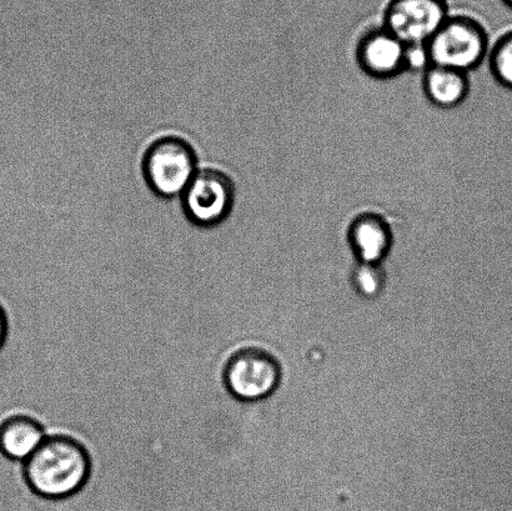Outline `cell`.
Masks as SVG:
<instances>
[{"label": "cell", "instance_id": "14", "mask_svg": "<svg viewBox=\"0 0 512 511\" xmlns=\"http://www.w3.org/2000/svg\"><path fill=\"white\" fill-rule=\"evenodd\" d=\"M9 338V318L7 309L0 302V352L5 348Z\"/></svg>", "mask_w": 512, "mask_h": 511}, {"label": "cell", "instance_id": "3", "mask_svg": "<svg viewBox=\"0 0 512 511\" xmlns=\"http://www.w3.org/2000/svg\"><path fill=\"white\" fill-rule=\"evenodd\" d=\"M145 183L155 195L170 199L180 197L198 172V158L192 144L177 135L155 140L144 154Z\"/></svg>", "mask_w": 512, "mask_h": 511}, {"label": "cell", "instance_id": "12", "mask_svg": "<svg viewBox=\"0 0 512 511\" xmlns=\"http://www.w3.org/2000/svg\"><path fill=\"white\" fill-rule=\"evenodd\" d=\"M384 272L381 264L358 263L353 273L355 288L361 294L373 297L378 294L384 285Z\"/></svg>", "mask_w": 512, "mask_h": 511}, {"label": "cell", "instance_id": "13", "mask_svg": "<svg viewBox=\"0 0 512 511\" xmlns=\"http://www.w3.org/2000/svg\"><path fill=\"white\" fill-rule=\"evenodd\" d=\"M431 65L428 44H405V72L424 74Z\"/></svg>", "mask_w": 512, "mask_h": 511}, {"label": "cell", "instance_id": "11", "mask_svg": "<svg viewBox=\"0 0 512 511\" xmlns=\"http://www.w3.org/2000/svg\"><path fill=\"white\" fill-rule=\"evenodd\" d=\"M486 60L494 82L501 88L512 90V28L495 40Z\"/></svg>", "mask_w": 512, "mask_h": 511}, {"label": "cell", "instance_id": "1", "mask_svg": "<svg viewBox=\"0 0 512 511\" xmlns=\"http://www.w3.org/2000/svg\"><path fill=\"white\" fill-rule=\"evenodd\" d=\"M22 467L24 483L35 498L62 503L77 497L88 484L92 459L77 439L52 435Z\"/></svg>", "mask_w": 512, "mask_h": 511}, {"label": "cell", "instance_id": "10", "mask_svg": "<svg viewBox=\"0 0 512 511\" xmlns=\"http://www.w3.org/2000/svg\"><path fill=\"white\" fill-rule=\"evenodd\" d=\"M423 89L425 97L435 107L453 109L468 98L469 74L440 65H431L423 74Z\"/></svg>", "mask_w": 512, "mask_h": 511}, {"label": "cell", "instance_id": "4", "mask_svg": "<svg viewBox=\"0 0 512 511\" xmlns=\"http://www.w3.org/2000/svg\"><path fill=\"white\" fill-rule=\"evenodd\" d=\"M185 217L198 228H214L228 219L235 203L232 178L222 170L198 169L182 195Z\"/></svg>", "mask_w": 512, "mask_h": 511}, {"label": "cell", "instance_id": "5", "mask_svg": "<svg viewBox=\"0 0 512 511\" xmlns=\"http://www.w3.org/2000/svg\"><path fill=\"white\" fill-rule=\"evenodd\" d=\"M279 383V364L265 350H238L225 365V387L240 402L254 403L268 398L278 388Z\"/></svg>", "mask_w": 512, "mask_h": 511}, {"label": "cell", "instance_id": "8", "mask_svg": "<svg viewBox=\"0 0 512 511\" xmlns=\"http://www.w3.org/2000/svg\"><path fill=\"white\" fill-rule=\"evenodd\" d=\"M346 238L358 263L381 264L394 245L393 229L388 220L378 213L356 215L351 220Z\"/></svg>", "mask_w": 512, "mask_h": 511}, {"label": "cell", "instance_id": "15", "mask_svg": "<svg viewBox=\"0 0 512 511\" xmlns=\"http://www.w3.org/2000/svg\"><path fill=\"white\" fill-rule=\"evenodd\" d=\"M501 3H503L506 8L512 10V0H501Z\"/></svg>", "mask_w": 512, "mask_h": 511}, {"label": "cell", "instance_id": "2", "mask_svg": "<svg viewBox=\"0 0 512 511\" xmlns=\"http://www.w3.org/2000/svg\"><path fill=\"white\" fill-rule=\"evenodd\" d=\"M431 63L473 72L488 59L490 37L484 24L470 15H449L428 43Z\"/></svg>", "mask_w": 512, "mask_h": 511}, {"label": "cell", "instance_id": "9", "mask_svg": "<svg viewBox=\"0 0 512 511\" xmlns=\"http://www.w3.org/2000/svg\"><path fill=\"white\" fill-rule=\"evenodd\" d=\"M45 438L39 420L24 414L10 415L0 422V455L10 463L24 464Z\"/></svg>", "mask_w": 512, "mask_h": 511}, {"label": "cell", "instance_id": "7", "mask_svg": "<svg viewBox=\"0 0 512 511\" xmlns=\"http://www.w3.org/2000/svg\"><path fill=\"white\" fill-rule=\"evenodd\" d=\"M405 44L383 25L366 30L356 44L355 57L366 75L389 80L405 73Z\"/></svg>", "mask_w": 512, "mask_h": 511}, {"label": "cell", "instance_id": "6", "mask_svg": "<svg viewBox=\"0 0 512 511\" xmlns=\"http://www.w3.org/2000/svg\"><path fill=\"white\" fill-rule=\"evenodd\" d=\"M449 15L446 0H389L383 27L404 44H428Z\"/></svg>", "mask_w": 512, "mask_h": 511}]
</instances>
